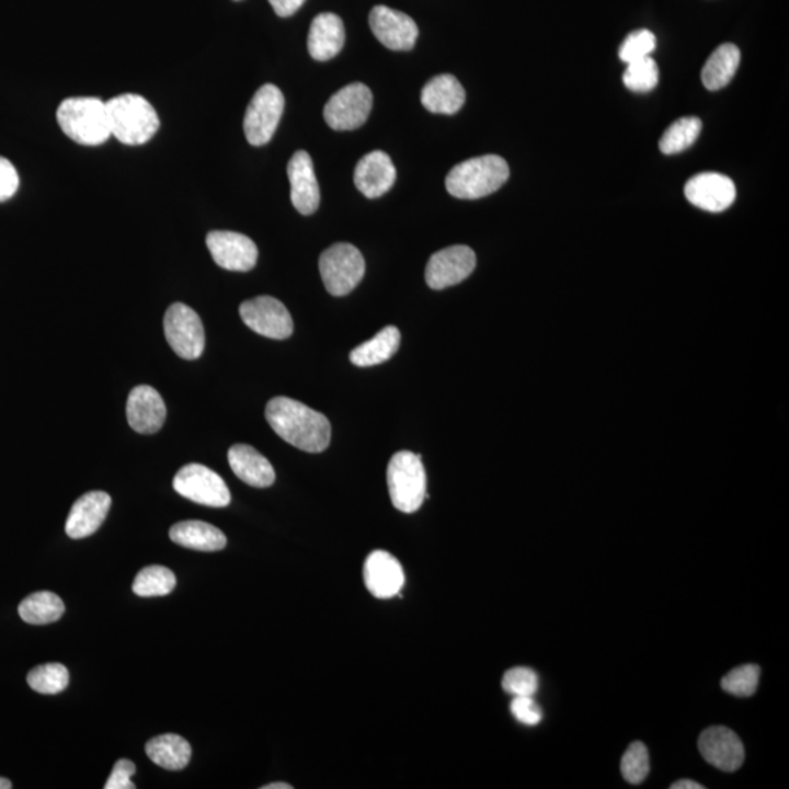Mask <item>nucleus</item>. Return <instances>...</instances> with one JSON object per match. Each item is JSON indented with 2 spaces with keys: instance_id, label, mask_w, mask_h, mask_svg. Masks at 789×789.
Instances as JSON below:
<instances>
[{
  "instance_id": "nucleus-40",
  "label": "nucleus",
  "mask_w": 789,
  "mask_h": 789,
  "mask_svg": "<svg viewBox=\"0 0 789 789\" xmlns=\"http://www.w3.org/2000/svg\"><path fill=\"white\" fill-rule=\"evenodd\" d=\"M20 187V175L8 158L0 157V202H7Z\"/></svg>"
},
{
  "instance_id": "nucleus-15",
  "label": "nucleus",
  "mask_w": 789,
  "mask_h": 789,
  "mask_svg": "<svg viewBox=\"0 0 789 789\" xmlns=\"http://www.w3.org/2000/svg\"><path fill=\"white\" fill-rule=\"evenodd\" d=\"M684 195L697 208L708 213H722L734 204L736 191L734 182L727 175L701 173L688 180Z\"/></svg>"
},
{
  "instance_id": "nucleus-3",
  "label": "nucleus",
  "mask_w": 789,
  "mask_h": 789,
  "mask_svg": "<svg viewBox=\"0 0 789 789\" xmlns=\"http://www.w3.org/2000/svg\"><path fill=\"white\" fill-rule=\"evenodd\" d=\"M507 162L499 156L469 158L449 171L446 188L458 199H480L499 191L507 182Z\"/></svg>"
},
{
  "instance_id": "nucleus-13",
  "label": "nucleus",
  "mask_w": 789,
  "mask_h": 789,
  "mask_svg": "<svg viewBox=\"0 0 789 789\" xmlns=\"http://www.w3.org/2000/svg\"><path fill=\"white\" fill-rule=\"evenodd\" d=\"M371 33L385 47L395 52H408L415 46L419 26L407 13L377 4L368 16Z\"/></svg>"
},
{
  "instance_id": "nucleus-9",
  "label": "nucleus",
  "mask_w": 789,
  "mask_h": 789,
  "mask_svg": "<svg viewBox=\"0 0 789 789\" xmlns=\"http://www.w3.org/2000/svg\"><path fill=\"white\" fill-rule=\"evenodd\" d=\"M371 107L370 88L362 82L350 83L333 94L324 105V122L333 130L358 129L370 116Z\"/></svg>"
},
{
  "instance_id": "nucleus-17",
  "label": "nucleus",
  "mask_w": 789,
  "mask_h": 789,
  "mask_svg": "<svg viewBox=\"0 0 789 789\" xmlns=\"http://www.w3.org/2000/svg\"><path fill=\"white\" fill-rule=\"evenodd\" d=\"M363 576L368 592L379 599L393 598L405 583V573L401 563L384 550L373 551L367 557Z\"/></svg>"
},
{
  "instance_id": "nucleus-42",
  "label": "nucleus",
  "mask_w": 789,
  "mask_h": 789,
  "mask_svg": "<svg viewBox=\"0 0 789 789\" xmlns=\"http://www.w3.org/2000/svg\"><path fill=\"white\" fill-rule=\"evenodd\" d=\"M704 785L695 782V780L683 779L671 785V789H704Z\"/></svg>"
},
{
  "instance_id": "nucleus-34",
  "label": "nucleus",
  "mask_w": 789,
  "mask_h": 789,
  "mask_svg": "<svg viewBox=\"0 0 789 789\" xmlns=\"http://www.w3.org/2000/svg\"><path fill=\"white\" fill-rule=\"evenodd\" d=\"M761 668L754 664L736 666L722 678L723 690L732 696L748 697L756 693Z\"/></svg>"
},
{
  "instance_id": "nucleus-10",
  "label": "nucleus",
  "mask_w": 789,
  "mask_h": 789,
  "mask_svg": "<svg viewBox=\"0 0 789 789\" xmlns=\"http://www.w3.org/2000/svg\"><path fill=\"white\" fill-rule=\"evenodd\" d=\"M165 340L184 359L199 358L205 348V331L199 315L183 302H174L164 316Z\"/></svg>"
},
{
  "instance_id": "nucleus-28",
  "label": "nucleus",
  "mask_w": 789,
  "mask_h": 789,
  "mask_svg": "<svg viewBox=\"0 0 789 789\" xmlns=\"http://www.w3.org/2000/svg\"><path fill=\"white\" fill-rule=\"evenodd\" d=\"M740 59V50L735 44H722L706 61L705 68L701 70V82L709 91L721 90L734 78Z\"/></svg>"
},
{
  "instance_id": "nucleus-43",
  "label": "nucleus",
  "mask_w": 789,
  "mask_h": 789,
  "mask_svg": "<svg viewBox=\"0 0 789 789\" xmlns=\"http://www.w3.org/2000/svg\"><path fill=\"white\" fill-rule=\"evenodd\" d=\"M262 789H293V787L289 784L275 782V784L265 785V787H262Z\"/></svg>"
},
{
  "instance_id": "nucleus-11",
  "label": "nucleus",
  "mask_w": 789,
  "mask_h": 789,
  "mask_svg": "<svg viewBox=\"0 0 789 789\" xmlns=\"http://www.w3.org/2000/svg\"><path fill=\"white\" fill-rule=\"evenodd\" d=\"M240 318L252 331L271 340H287L293 333L291 315L274 297L261 296L241 302Z\"/></svg>"
},
{
  "instance_id": "nucleus-2",
  "label": "nucleus",
  "mask_w": 789,
  "mask_h": 789,
  "mask_svg": "<svg viewBox=\"0 0 789 789\" xmlns=\"http://www.w3.org/2000/svg\"><path fill=\"white\" fill-rule=\"evenodd\" d=\"M56 117L64 134L77 144L95 147L112 136L107 104L95 96H72L61 101Z\"/></svg>"
},
{
  "instance_id": "nucleus-25",
  "label": "nucleus",
  "mask_w": 789,
  "mask_h": 789,
  "mask_svg": "<svg viewBox=\"0 0 789 789\" xmlns=\"http://www.w3.org/2000/svg\"><path fill=\"white\" fill-rule=\"evenodd\" d=\"M171 541L196 551H219L227 546L226 535L217 526L202 521H184L171 526Z\"/></svg>"
},
{
  "instance_id": "nucleus-12",
  "label": "nucleus",
  "mask_w": 789,
  "mask_h": 789,
  "mask_svg": "<svg viewBox=\"0 0 789 789\" xmlns=\"http://www.w3.org/2000/svg\"><path fill=\"white\" fill-rule=\"evenodd\" d=\"M476 253L468 245H450L434 253L425 267V283L433 289H445L462 283L476 270Z\"/></svg>"
},
{
  "instance_id": "nucleus-19",
  "label": "nucleus",
  "mask_w": 789,
  "mask_h": 789,
  "mask_svg": "<svg viewBox=\"0 0 789 789\" xmlns=\"http://www.w3.org/2000/svg\"><path fill=\"white\" fill-rule=\"evenodd\" d=\"M291 202L301 215L315 214L320 204V188L316 179L313 161L306 151H297L287 165Z\"/></svg>"
},
{
  "instance_id": "nucleus-29",
  "label": "nucleus",
  "mask_w": 789,
  "mask_h": 789,
  "mask_svg": "<svg viewBox=\"0 0 789 789\" xmlns=\"http://www.w3.org/2000/svg\"><path fill=\"white\" fill-rule=\"evenodd\" d=\"M18 613L30 625H50L59 620L65 613L64 601L53 592H35L20 604Z\"/></svg>"
},
{
  "instance_id": "nucleus-7",
  "label": "nucleus",
  "mask_w": 789,
  "mask_h": 789,
  "mask_svg": "<svg viewBox=\"0 0 789 789\" xmlns=\"http://www.w3.org/2000/svg\"><path fill=\"white\" fill-rule=\"evenodd\" d=\"M285 100L278 87L266 83L253 95L245 110L243 129L253 147L266 145L274 136L283 116Z\"/></svg>"
},
{
  "instance_id": "nucleus-21",
  "label": "nucleus",
  "mask_w": 789,
  "mask_h": 789,
  "mask_svg": "<svg viewBox=\"0 0 789 789\" xmlns=\"http://www.w3.org/2000/svg\"><path fill=\"white\" fill-rule=\"evenodd\" d=\"M395 180H397V169L388 153L384 151L366 153L355 167V186L368 199L384 196L392 188Z\"/></svg>"
},
{
  "instance_id": "nucleus-26",
  "label": "nucleus",
  "mask_w": 789,
  "mask_h": 789,
  "mask_svg": "<svg viewBox=\"0 0 789 789\" xmlns=\"http://www.w3.org/2000/svg\"><path fill=\"white\" fill-rule=\"evenodd\" d=\"M147 756L167 770H182L191 762L192 747L183 736L162 734L153 736L145 745Z\"/></svg>"
},
{
  "instance_id": "nucleus-41",
  "label": "nucleus",
  "mask_w": 789,
  "mask_h": 789,
  "mask_svg": "<svg viewBox=\"0 0 789 789\" xmlns=\"http://www.w3.org/2000/svg\"><path fill=\"white\" fill-rule=\"evenodd\" d=\"M305 2L306 0H270L272 9L281 18L294 15Z\"/></svg>"
},
{
  "instance_id": "nucleus-4",
  "label": "nucleus",
  "mask_w": 789,
  "mask_h": 789,
  "mask_svg": "<svg viewBox=\"0 0 789 789\" xmlns=\"http://www.w3.org/2000/svg\"><path fill=\"white\" fill-rule=\"evenodd\" d=\"M110 130L122 144H147L160 129V117L148 100L138 94H122L105 101Z\"/></svg>"
},
{
  "instance_id": "nucleus-32",
  "label": "nucleus",
  "mask_w": 789,
  "mask_h": 789,
  "mask_svg": "<svg viewBox=\"0 0 789 789\" xmlns=\"http://www.w3.org/2000/svg\"><path fill=\"white\" fill-rule=\"evenodd\" d=\"M26 683L34 691L42 693V695H56L68 687L69 671L57 662L38 665L26 675Z\"/></svg>"
},
{
  "instance_id": "nucleus-6",
  "label": "nucleus",
  "mask_w": 789,
  "mask_h": 789,
  "mask_svg": "<svg viewBox=\"0 0 789 789\" xmlns=\"http://www.w3.org/2000/svg\"><path fill=\"white\" fill-rule=\"evenodd\" d=\"M319 270L329 294L342 297L362 283L366 263L355 245L336 243L320 254Z\"/></svg>"
},
{
  "instance_id": "nucleus-37",
  "label": "nucleus",
  "mask_w": 789,
  "mask_h": 789,
  "mask_svg": "<svg viewBox=\"0 0 789 789\" xmlns=\"http://www.w3.org/2000/svg\"><path fill=\"white\" fill-rule=\"evenodd\" d=\"M502 687L513 697L534 696L538 690V675L526 666H516L503 675Z\"/></svg>"
},
{
  "instance_id": "nucleus-5",
  "label": "nucleus",
  "mask_w": 789,
  "mask_h": 789,
  "mask_svg": "<svg viewBox=\"0 0 789 789\" xmlns=\"http://www.w3.org/2000/svg\"><path fill=\"white\" fill-rule=\"evenodd\" d=\"M388 489L393 507L399 512L414 513L423 506L427 494V476L421 456L401 450L388 465Z\"/></svg>"
},
{
  "instance_id": "nucleus-35",
  "label": "nucleus",
  "mask_w": 789,
  "mask_h": 789,
  "mask_svg": "<svg viewBox=\"0 0 789 789\" xmlns=\"http://www.w3.org/2000/svg\"><path fill=\"white\" fill-rule=\"evenodd\" d=\"M622 778L629 784H642L649 774V753L643 743L630 744L621 758Z\"/></svg>"
},
{
  "instance_id": "nucleus-24",
  "label": "nucleus",
  "mask_w": 789,
  "mask_h": 789,
  "mask_svg": "<svg viewBox=\"0 0 789 789\" xmlns=\"http://www.w3.org/2000/svg\"><path fill=\"white\" fill-rule=\"evenodd\" d=\"M464 87L454 75H437L421 91V104L430 113L455 114L465 104Z\"/></svg>"
},
{
  "instance_id": "nucleus-23",
  "label": "nucleus",
  "mask_w": 789,
  "mask_h": 789,
  "mask_svg": "<svg viewBox=\"0 0 789 789\" xmlns=\"http://www.w3.org/2000/svg\"><path fill=\"white\" fill-rule=\"evenodd\" d=\"M228 464L241 481L256 489H266L275 482V471L270 460L252 446H232L228 450Z\"/></svg>"
},
{
  "instance_id": "nucleus-22",
  "label": "nucleus",
  "mask_w": 789,
  "mask_h": 789,
  "mask_svg": "<svg viewBox=\"0 0 789 789\" xmlns=\"http://www.w3.org/2000/svg\"><path fill=\"white\" fill-rule=\"evenodd\" d=\"M345 44L344 22L335 13L324 12L311 21L307 47L318 61L331 60Z\"/></svg>"
},
{
  "instance_id": "nucleus-1",
  "label": "nucleus",
  "mask_w": 789,
  "mask_h": 789,
  "mask_svg": "<svg viewBox=\"0 0 789 789\" xmlns=\"http://www.w3.org/2000/svg\"><path fill=\"white\" fill-rule=\"evenodd\" d=\"M265 415L272 430L297 449L320 454L331 443V423L305 403L276 397L267 402Z\"/></svg>"
},
{
  "instance_id": "nucleus-38",
  "label": "nucleus",
  "mask_w": 789,
  "mask_h": 789,
  "mask_svg": "<svg viewBox=\"0 0 789 789\" xmlns=\"http://www.w3.org/2000/svg\"><path fill=\"white\" fill-rule=\"evenodd\" d=\"M511 712L517 722L528 727L538 725L542 719V710L535 704L534 696L513 697Z\"/></svg>"
},
{
  "instance_id": "nucleus-31",
  "label": "nucleus",
  "mask_w": 789,
  "mask_h": 789,
  "mask_svg": "<svg viewBox=\"0 0 789 789\" xmlns=\"http://www.w3.org/2000/svg\"><path fill=\"white\" fill-rule=\"evenodd\" d=\"M174 586L175 576L170 569L164 565H148L135 578L132 590L138 596H164L173 592Z\"/></svg>"
},
{
  "instance_id": "nucleus-16",
  "label": "nucleus",
  "mask_w": 789,
  "mask_h": 789,
  "mask_svg": "<svg viewBox=\"0 0 789 789\" xmlns=\"http://www.w3.org/2000/svg\"><path fill=\"white\" fill-rule=\"evenodd\" d=\"M699 752L709 765L723 771L740 769L745 757L739 735L725 727H710L701 732Z\"/></svg>"
},
{
  "instance_id": "nucleus-8",
  "label": "nucleus",
  "mask_w": 789,
  "mask_h": 789,
  "mask_svg": "<svg viewBox=\"0 0 789 789\" xmlns=\"http://www.w3.org/2000/svg\"><path fill=\"white\" fill-rule=\"evenodd\" d=\"M173 487L182 498L204 506L226 507L231 502L226 481L205 465L188 464L180 469Z\"/></svg>"
},
{
  "instance_id": "nucleus-44",
  "label": "nucleus",
  "mask_w": 789,
  "mask_h": 789,
  "mask_svg": "<svg viewBox=\"0 0 789 789\" xmlns=\"http://www.w3.org/2000/svg\"><path fill=\"white\" fill-rule=\"evenodd\" d=\"M12 784L11 780L7 778H0V789H11Z\"/></svg>"
},
{
  "instance_id": "nucleus-39",
  "label": "nucleus",
  "mask_w": 789,
  "mask_h": 789,
  "mask_svg": "<svg viewBox=\"0 0 789 789\" xmlns=\"http://www.w3.org/2000/svg\"><path fill=\"white\" fill-rule=\"evenodd\" d=\"M136 766L134 762L127 758H121L114 765L112 774H110L105 789H134L136 785L132 782V776L135 775Z\"/></svg>"
},
{
  "instance_id": "nucleus-36",
  "label": "nucleus",
  "mask_w": 789,
  "mask_h": 789,
  "mask_svg": "<svg viewBox=\"0 0 789 789\" xmlns=\"http://www.w3.org/2000/svg\"><path fill=\"white\" fill-rule=\"evenodd\" d=\"M656 38L653 33L649 30L634 31L630 35H627L625 42H622L620 52V59L625 64H631V61L643 59V57L651 56V53L655 50Z\"/></svg>"
},
{
  "instance_id": "nucleus-30",
  "label": "nucleus",
  "mask_w": 789,
  "mask_h": 789,
  "mask_svg": "<svg viewBox=\"0 0 789 789\" xmlns=\"http://www.w3.org/2000/svg\"><path fill=\"white\" fill-rule=\"evenodd\" d=\"M701 132V122L697 117H683L674 122L662 135L660 149L665 156L683 152L690 148Z\"/></svg>"
},
{
  "instance_id": "nucleus-14",
  "label": "nucleus",
  "mask_w": 789,
  "mask_h": 789,
  "mask_svg": "<svg viewBox=\"0 0 789 789\" xmlns=\"http://www.w3.org/2000/svg\"><path fill=\"white\" fill-rule=\"evenodd\" d=\"M210 256L222 270L248 272L258 262V248L248 236L235 231H210L206 236Z\"/></svg>"
},
{
  "instance_id": "nucleus-18",
  "label": "nucleus",
  "mask_w": 789,
  "mask_h": 789,
  "mask_svg": "<svg viewBox=\"0 0 789 789\" xmlns=\"http://www.w3.org/2000/svg\"><path fill=\"white\" fill-rule=\"evenodd\" d=\"M126 415L135 432L153 434L164 424L167 408L161 395L152 386L140 385L130 390Z\"/></svg>"
},
{
  "instance_id": "nucleus-27",
  "label": "nucleus",
  "mask_w": 789,
  "mask_h": 789,
  "mask_svg": "<svg viewBox=\"0 0 789 789\" xmlns=\"http://www.w3.org/2000/svg\"><path fill=\"white\" fill-rule=\"evenodd\" d=\"M399 344H401L399 329L386 327L379 333H376L371 340L351 351V363L358 367L377 366V364L388 362L390 357H393L397 354Z\"/></svg>"
},
{
  "instance_id": "nucleus-20",
  "label": "nucleus",
  "mask_w": 789,
  "mask_h": 789,
  "mask_svg": "<svg viewBox=\"0 0 789 789\" xmlns=\"http://www.w3.org/2000/svg\"><path fill=\"white\" fill-rule=\"evenodd\" d=\"M110 507L112 498L104 491H90L81 495L70 508L66 519V534L73 539L90 537L103 525Z\"/></svg>"
},
{
  "instance_id": "nucleus-33",
  "label": "nucleus",
  "mask_w": 789,
  "mask_h": 789,
  "mask_svg": "<svg viewBox=\"0 0 789 789\" xmlns=\"http://www.w3.org/2000/svg\"><path fill=\"white\" fill-rule=\"evenodd\" d=\"M658 78H660V72H658L656 61L648 56L627 64L622 82L630 91L649 92L656 87Z\"/></svg>"
}]
</instances>
